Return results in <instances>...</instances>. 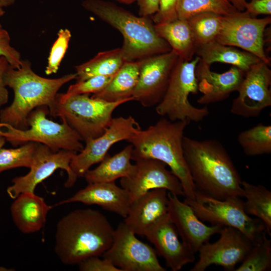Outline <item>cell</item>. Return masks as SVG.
Listing matches in <instances>:
<instances>
[{
    "label": "cell",
    "instance_id": "7c38bea8",
    "mask_svg": "<svg viewBox=\"0 0 271 271\" xmlns=\"http://www.w3.org/2000/svg\"><path fill=\"white\" fill-rule=\"evenodd\" d=\"M76 154V152L65 150L54 151L44 144L38 143L30 171L26 175L12 180L13 184L7 190L8 195L11 198L15 199L21 193L34 192L38 184L59 169L67 173L68 179L64 184L65 187H72L77 177L71 171L70 164Z\"/></svg>",
    "mask_w": 271,
    "mask_h": 271
},
{
    "label": "cell",
    "instance_id": "b9f144b4",
    "mask_svg": "<svg viewBox=\"0 0 271 271\" xmlns=\"http://www.w3.org/2000/svg\"><path fill=\"white\" fill-rule=\"evenodd\" d=\"M141 16L149 17L158 10L160 0H137Z\"/></svg>",
    "mask_w": 271,
    "mask_h": 271
},
{
    "label": "cell",
    "instance_id": "f6af8a7d",
    "mask_svg": "<svg viewBox=\"0 0 271 271\" xmlns=\"http://www.w3.org/2000/svg\"><path fill=\"white\" fill-rule=\"evenodd\" d=\"M6 141L5 138L0 134V149L3 147Z\"/></svg>",
    "mask_w": 271,
    "mask_h": 271
},
{
    "label": "cell",
    "instance_id": "4316f807",
    "mask_svg": "<svg viewBox=\"0 0 271 271\" xmlns=\"http://www.w3.org/2000/svg\"><path fill=\"white\" fill-rule=\"evenodd\" d=\"M157 34L170 45L179 58L190 61L195 55L196 45L187 20L177 19L171 22L155 24Z\"/></svg>",
    "mask_w": 271,
    "mask_h": 271
},
{
    "label": "cell",
    "instance_id": "60d3db41",
    "mask_svg": "<svg viewBox=\"0 0 271 271\" xmlns=\"http://www.w3.org/2000/svg\"><path fill=\"white\" fill-rule=\"evenodd\" d=\"M10 67L7 59L0 57V108L6 104L9 99V92L5 82V75Z\"/></svg>",
    "mask_w": 271,
    "mask_h": 271
},
{
    "label": "cell",
    "instance_id": "2e32d148",
    "mask_svg": "<svg viewBox=\"0 0 271 271\" xmlns=\"http://www.w3.org/2000/svg\"><path fill=\"white\" fill-rule=\"evenodd\" d=\"M269 66L261 61L244 73L238 95L232 102L231 113L244 118L254 117L271 106Z\"/></svg>",
    "mask_w": 271,
    "mask_h": 271
},
{
    "label": "cell",
    "instance_id": "ab89813d",
    "mask_svg": "<svg viewBox=\"0 0 271 271\" xmlns=\"http://www.w3.org/2000/svg\"><path fill=\"white\" fill-rule=\"evenodd\" d=\"M245 12L251 16L270 15L271 0H250L246 2Z\"/></svg>",
    "mask_w": 271,
    "mask_h": 271
},
{
    "label": "cell",
    "instance_id": "74e56055",
    "mask_svg": "<svg viewBox=\"0 0 271 271\" xmlns=\"http://www.w3.org/2000/svg\"><path fill=\"white\" fill-rule=\"evenodd\" d=\"M177 3L178 0H160L158 10L153 18L155 24L167 23L177 19Z\"/></svg>",
    "mask_w": 271,
    "mask_h": 271
},
{
    "label": "cell",
    "instance_id": "681fc988",
    "mask_svg": "<svg viewBox=\"0 0 271 271\" xmlns=\"http://www.w3.org/2000/svg\"></svg>",
    "mask_w": 271,
    "mask_h": 271
},
{
    "label": "cell",
    "instance_id": "9a60e30c",
    "mask_svg": "<svg viewBox=\"0 0 271 271\" xmlns=\"http://www.w3.org/2000/svg\"><path fill=\"white\" fill-rule=\"evenodd\" d=\"M219 239L204 243L199 248V259L191 271H204L211 265L222 266L225 270H234L253 245V242L239 230L222 227Z\"/></svg>",
    "mask_w": 271,
    "mask_h": 271
},
{
    "label": "cell",
    "instance_id": "f35d334b",
    "mask_svg": "<svg viewBox=\"0 0 271 271\" xmlns=\"http://www.w3.org/2000/svg\"><path fill=\"white\" fill-rule=\"evenodd\" d=\"M79 268L82 271H122L109 260L95 256L89 257L80 262Z\"/></svg>",
    "mask_w": 271,
    "mask_h": 271
},
{
    "label": "cell",
    "instance_id": "8992f818",
    "mask_svg": "<svg viewBox=\"0 0 271 271\" xmlns=\"http://www.w3.org/2000/svg\"><path fill=\"white\" fill-rule=\"evenodd\" d=\"M126 102H108L87 94L64 97L58 93L48 108L49 114L59 117L85 142L101 136L110 125L114 110Z\"/></svg>",
    "mask_w": 271,
    "mask_h": 271
},
{
    "label": "cell",
    "instance_id": "4fadbf2b",
    "mask_svg": "<svg viewBox=\"0 0 271 271\" xmlns=\"http://www.w3.org/2000/svg\"><path fill=\"white\" fill-rule=\"evenodd\" d=\"M178 58L172 50L140 60L138 81L132 95L134 100L145 107L157 105L164 95Z\"/></svg>",
    "mask_w": 271,
    "mask_h": 271
},
{
    "label": "cell",
    "instance_id": "9c48e42d",
    "mask_svg": "<svg viewBox=\"0 0 271 271\" xmlns=\"http://www.w3.org/2000/svg\"><path fill=\"white\" fill-rule=\"evenodd\" d=\"M199 219L213 225L235 228L255 243L266 232L263 223L245 212L241 198L219 200L196 190L193 200L185 199Z\"/></svg>",
    "mask_w": 271,
    "mask_h": 271
},
{
    "label": "cell",
    "instance_id": "8fae6325",
    "mask_svg": "<svg viewBox=\"0 0 271 271\" xmlns=\"http://www.w3.org/2000/svg\"><path fill=\"white\" fill-rule=\"evenodd\" d=\"M124 223L114 230L112 243L102 255L122 271H165L156 250L139 240Z\"/></svg>",
    "mask_w": 271,
    "mask_h": 271
},
{
    "label": "cell",
    "instance_id": "3957f363",
    "mask_svg": "<svg viewBox=\"0 0 271 271\" xmlns=\"http://www.w3.org/2000/svg\"><path fill=\"white\" fill-rule=\"evenodd\" d=\"M188 120L172 121L163 117L127 140L132 146L131 160L154 159L168 166L178 178L186 199L193 200L196 190L184 155L183 139Z\"/></svg>",
    "mask_w": 271,
    "mask_h": 271
},
{
    "label": "cell",
    "instance_id": "6da1fadb",
    "mask_svg": "<svg viewBox=\"0 0 271 271\" xmlns=\"http://www.w3.org/2000/svg\"><path fill=\"white\" fill-rule=\"evenodd\" d=\"M183 147L197 190L219 200L243 197L240 176L220 142L184 136Z\"/></svg>",
    "mask_w": 271,
    "mask_h": 271
},
{
    "label": "cell",
    "instance_id": "7bdbcfd3",
    "mask_svg": "<svg viewBox=\"0 0 271 271\" xmlns=\"http://www.w3.org/2000/svg\"><path fill=\"white\" fill-rule=\"evenodd\" d=\"M239 12H243L245 9L246 0H229Z\"/></svg>",
    "mask_w": 271,
    "mask_h": 271
},
{
    "label": "cell",
    "instance_id": "7dc6e473",
    "mask_svg": "<svg viewBox=\"0 0 271 271\" xmlns=\"http://www.w3.org/2000/svg\"><path fill=\"white\" fill-rule=\"evenodd\" d=\"M5 13V12L3 10V8H0V19L3 16H4ZM0 28H2V26L1 23H0Z\"/></svg>",
    "mask_w": 271,
    "mask_h": 271
},
{
    "label": "cell",
    "instance_id": "d6986e66",
    "mask_svg": "<svg viewBox=\"0 0 271 271\" xmlns=\"http://www.w3.org/2000/svg\"><path fill=\"white\" fill-rule=\"evenodd\" d=\"M144 236L154 245L156 253L163 257L173 271H178L195 259L194 253L178 238V232L168 213L145 231Z\"/></svg>",
    "mask_w": 271,
    "mask_h": 271
},
{
    "label": "cell",
    "instance_id": "484cf974",
    "mask_svg": "<svg viewBox=\"0 0 271 271\" xmlns=\"http://www.w3.org/2000/svg\"><path fill=\"white\" fill-rule=\"evenodd\" d=\"M139 74V61H126L100 91L91 97L108 102L134 100L132 95Z\"/></svg>",
    "mask_w": 271,
    "mask_h": 271
},
{
    "label": "cell",
    "instance_id": "83f0119b",
    "mask_svg": "<svg viewBox=\"0 0 271 271\" xmlns=\"http://www.w3.org/2000/svg\"><path fill=\"white\" fill-rule=\"evenodd\" d=\"M126 61L121 48L99 52L88 61L75 67L76 82L96 76L114 75Z\"/></svg>",
    "mask_w": 271,
    "mask_h": 271
},
{
    "label": "cell",
    "instance_id": "836d02e7",
    "mask_svg": "<svg viewBox=\"0 0 271 271\" xmlns=\"http://www.w3.org/2000/svg\"><path fill=\"white\" fill-rule=\"evenodd\" d=\"M38 143L30 142L14 149H0V173L19 167L30 168Z\"/></svg>",
    "mask_w": 271,
    "mask_h": 271
},
{
    "label": "cell",
    "instance_id": "e0dca14e",
    "mask_svg": "<svg viewBox=\"0 0 271 271\" xmlns=\"http://www.w3.org/2000/svg\"><path fill=\"white\" fill-rule=\"evenodd\" d=\"M135 165L133 174L121 178L120 181L121 187L128 192L132 202L148 191L157 188H164L172 194L184 196L179 180L163 162L154 159H141L136 161Z\"/></svg>",
    "mask_w": 271,
    "mask_h": 271
},
{
    "label": "cell",
    "instance_id": "bcb514c9",
    "mask_svg": "<svg viewBox=\"0 0 271 271\" xmlns=\"http://www.w3.org/2000/svg\"><path fill=\"white\" fill-rule=\"evenodd\" d=\"M121 3L130 4L137 0H116Z\"/></svg>",
    "mask_w": 271,
    "mask_h": 271
},
{
    "label": "cell",
    "instance_id": "e575fe53",
    "mask_svg": "<svg viewBox=\"0 0 271 271\" xmlns=\"http://www.w3.org/2000/svg\"><path fill=\"white\" fill-rule=\"evenodd\" d=\"M71 38V32L67 29H61L58 33L57 39L52 45L48 59V64L45 70L47 75L56 73L58 71Z\"/></svg>",
    "mask_w": 271,
    "mask_h": 271
},
{
    "label": "cell",
    "instance_id": "f1b7e54d",
    "mask_svg": "<svg viewBox=\"0 0 271 271\" xmlns=\"http://www.w3.org/2000/svg\"><path fill=\"white\" fill-rule=\"evenodd\" d=\"M241 186L245 212L260 219L264 224L267 234L271 236V192L261 185H254L242 181Z\"/></svg>",
    "mask_w": 271,
    "mask_h": 271
},
{
    "label": "cell",
    "instance_id": "603a6c76",
    "mask_svg": "<svg viewBox=\"0 0 271 271\" xmlns=\"http://www.w3.org/2000/svg\"><path fill=\"white\" fill-rule=\"evenodd\" d=\"M11 206L13 220L23 233L40 231L45 225L48 212L54 207L34 192L21 193Z\"/></svg>",
    "mask_w": 271,
    "mask_h": 271
},
{
    "label": "cell",
    "instance_id": "52a82bcc",
    "mask_svg": "<svg viewBox=\"0 0 271 271\" xmlns=\"http://www.w3.org/2000/svg\"><path fill=\"white\" fill-rule=\"evenodd\" d=\"M48 106H39L32 110L27 118L29 127L24 130L0 123V134L14 147L28 142L44 144L54 151L65 150L81 152L84 146L79 135L67 124L55 122L47 118Z\"/></svg>",
    "mask_w": 271,
    "mask_h": 271
},
{
    "label": "cell",
    "instance_id": "d6a6232c",
    "mask_svg": "<svg viewBox=\"0 0 271 271\" xmlns=\"http://www.w3.org/2000/svg\"><path fill=\"white\" fill-rule=\"evenodd\" d=\"M264 232L235 271H266L271 268V240Z\"/></svg>",
    "mask_w": 271,
    "mask_h": 271
},
{
    "label": "cell",
    "instance_id": "30bf717a",
    "mask_svg": "<svg viewBox=\"0 0 271 271\" xmlns=\"http://www.w3.org/2000/svg\"><path fill=\"white\" fill-rule=\"evenodd\" d=\"M270 23V17L257 19L245 11L223 16L215 41L225 45L239 48L270 65V59L266 55L264 48V34Z\"/></svg>",
    "mask_w": 271,
    "mask_h": 271
},
{
    "label": "cell",
    "instance_id": "d590c367",
    "mask_svg": "<svg viewBox=\"0 0 271 271\" xmlns=\"http://www.w3.org/2000/svg\"><path fill=\"white\" fill-rule=\"evenodd\" d=\"M114 75L96 76L81 82H76L69 86L66 93L60 94L64 97L77 94H95L103 89Z\"/></svg>",
    "mask_w": 271,
    "mask_h": 271
},
{
    "label": "cell",
    "instance_id": "ffe728a7",
    "mask_svg": "<svg viewBox=\"0 0 271 271\" xmlns=\"http://www.w3.org/2000/svg\"><path fill=\"white\" fill-rule=\"evenodd\" d=\"M198 91L202 95L197 100L202 105L223 101L233 92L237 91L244 72L232 66L227 71L219 73L212 71L210 65L200 59L195 68Z\"/></svg>",
    "mask_w": 271,
    "mask_h": 271
},
{
    "label": "cell",
    "instance_id": "1f68e13d",
    "mask_svg": "<svg viewBox=\"0 0 271 271\" xmlns=\"http://www.w3.org/2000/svg\"><path fill=\"white\" fill-rule=\"evenodd\" d=\"M223 16L211 12H202L187 20L196 47L215 40L221 28Z\"/></svg>",
    "mask_w": 271,
    "mask_h": 271
},
{
    "label": "cell",
    "instance_id": "8d00e7d4",
    "mask_svg": "<svg viewBox=\"0 0 271 271\" xmlns=\"http://www.w3.org/2000/svg\"><path fill=\"white\" fill-rule=\"evenodd\" d=\"M10 41L9 33L0 28V57H5L13 68L19 69L22 64L21 55L19 51L11 46Z\"/></svg>",
    "mask_w": 271,
    "mask_h": 271
},
{
    "label": "cell",
    "instance_id": "277c9868",
    "mask_svg": "<svg viewBox=\"0 0 271 271\" xmlns=\"http://www.w3.org/2000/svg\"><path fill=\"white\" fill-rule=\"evenodd\" d=\"M76 76V73H71L55 79L41 77L33 71L28 60H22L19 69L10 66L5 82L13 89L14 97L10 105L1 110L0 123L19 129H27L30 113L39 106H49L61 87Z\"/></svg>",
    "mask_w": 271,
    "mask_h": 271
},
{
    "label": "cell",
    "instance_id": "c3c4849f",
    "mask_svg": "<svg viewBox=\"0 0 271 271\" xmlns=\"http://www.w3.org/2000/svg\"><path fill=\"white\" fill-rule=\"evenodd\" d=\"M1 128H2V127H1V125H0V133H1V131L2 130L1 129Z\"/></svg>",
    "mask_w": 271,
    "mask_h": 271
},
{
    "label": "cell",
    "instance_id": "d4e9b609",
    "mask_svg": "<svg viewBox=\"0 0 271 271\" xmlns=\"http://www.w3.org/2000/svg\"><path fill=\"white\" fill-rule=\"evenodd\" d=\"M132 146L129 144L119 153L105 155L95 169L88 170L84 175L88 184L114 182L118 178L131 176L136 169L130 163Z\"/></svg>",
    "mask_w": 271,
    "mask_h": 271
},
{
    "label": "cell",
    "instance_id": "5b68a950",
    "mask_svg": "<svg viewBox=\"0 0 271 271\" xmlns=\"http://www.w3.org/2000/svg\"><path fill=\"white\" fill-rule=\"evenodd\" d=\"M82 7L118 30L123 38L121 48L127 61H140L168 52L172 49L156 32L148 17H137L110 2L85 0Z\"/></svg>",
    "mask_w": 271,
    "mask_h": 271
},
{
    "label": "cell",
    "instance_id": "7a4b0ae2",
    "mask_svg": "<svg viewBox=\"0 0 271 271\" xmlns=\"http://www.w3.org/2000/svg\"><path fill=\"white\" fill-rule=\"evenodd\" d=\"M114 229L100 212L90 208L75 210L56 225L54 250L64 264L78 265L100 256L111 245Z\"/></svg>",
    "mask_w": 271,
    "mask_h": 271
},
{
    "label": "cell",
    "instance_id": "cb8c5ba5",
    "mask_svg": "<svg viewBox=\"0 0 271 271\" xmlns=\"http://www.w3.org/2000/svg\"><path fill=\"white\" fill-rule=\"evenodd\" d=\"M195 54L209 65L216 62L228 64L244 73L251 66L261 61L249 52L222 44L215 40L197 46Z\"/></svg>",
    "mask_w": 271,
    "mask_h": 271
},
{
    "label": "cell",
    "instance_id": "f546056e",
    "mask_svg": "<svg viewBox=\"0 0 271 271\" xmlns=\"http://www.w3.org/2000/svg\"><path fill=\"white\" fill-rule=\"evenodd\" d=\"M237 141L244 153L250 157L271 153V126L259 123L241 131Z\"/></svg>",
    "mask_w": 271,
    "mask_h": 271
},
{
    "label": "cell",
    "instance_id": "4dcf8cb0",
    "mask_svg": "<svg viewBox=\"0 0 271 271\" xmlns=\"http://www.w3.org/2000/svg\"><path fill=\"white\" fill-rule=\"evenodd\" d=\"M178 18L187 20L202 12H211L228 16L238 12L229 0H178Z\"/></svg>",
    "mask_w": 271,
    "mask_h": 271
},
{
    "label": "cell",
    "instance_id": "ee69618b",
    "mask_svg": "<svg viewBox=\"0 0 271 271\" xmlns=\"http://www.w3.org/2000/svg\"><path fill=\"white\" fill-rule=\"evenodd\" d=\"M15 0H0V8L7 7L13 5Z\"/></svg>",
    "mask_w": 271,
    "mask_h": 271
},
{
    "label": "cell",
    "instance_id": "5bb4252c",
    "mask_svg": "<svg viewBox=\"0 0 271 271\" xmlns=\"http://www.w3.org/2000/svg\"><path fill=\"white\" fill-rule=\"evenodd\" d=\"M141 129L131 116L113 118L101 136L85 141V147L71 160V171L77 178L84 177L92 165L102 160L112 145L122 141H127Z\"/></svg>",
    "mask_w": 271,
    "mask_h": 271
},
{
    "label": "cell",
    "instance_id": "ba28073f",
    "mask_svg": "<svg viewBox=\"0 0 271 271\" xmlns=\"http://www.w3.org/2000/svg\"><path fill=\"white\" fill-rule=\"evenodd\" d=\"M200 58L196 56L190 61L178 58L161 101L156 105V112L167 116L172 121L188 120L200 122L209 114L207 106L198 108L189 100L190 94L198 91L195 68Z\"/></svg>",
    "mask_w": 271,
    "mask_h": 271
},
{
    "label": "cell",
    "instance_id": "ac0fdd59",
    "mask_svg": "<svg viewBox=\"0 0 271 271\" xmlns=\"http://www.w3.org/2000/svg\"><path fill=\"white\" fill-rule=\"evenodd\" d=\"M168 196L169 217L181 236L182 242L195 253L211 236L219 234L222 227L206 225L198 218L191 207L181 201L178 196L169 192Z\"/></svg>",
    "mask_w": 271,
    "mask_h": 271
},
{
    "label": "cell",
    "instance_id": "44dd1931",
    "mask_svg": "<svg viewBox=\"0 0 271 271\" xmlns=\"http://www.w3.org/2000/svg\"><path fill=\"white\" fill-rule=\"evenodd\" d=\"M72 202H81L88 205H97L104 210L125 218L132 201L128 192L116 185L114 181L88 184L86 187L71 197L56 205Z\"/></svg>",
    "mask_w": 271,
    "mask_h": 271
},
{
    "label": "cell",
    "instance_id": "7402d4cb",
    "mask_svg": "<svg viewBox=\"0 0 271 271\" xmlns=\"http://www.w3.org/2000/svg\"><path fill=\"white\" fill-rule=\"evenodd\" d=\"M169 198L164 188L151 190L132 201L123 222L136 234L147 229L168 213Z\"/></svg>",
    "mask_w": 271,
    "mask_h": 271
}]
</instances>
